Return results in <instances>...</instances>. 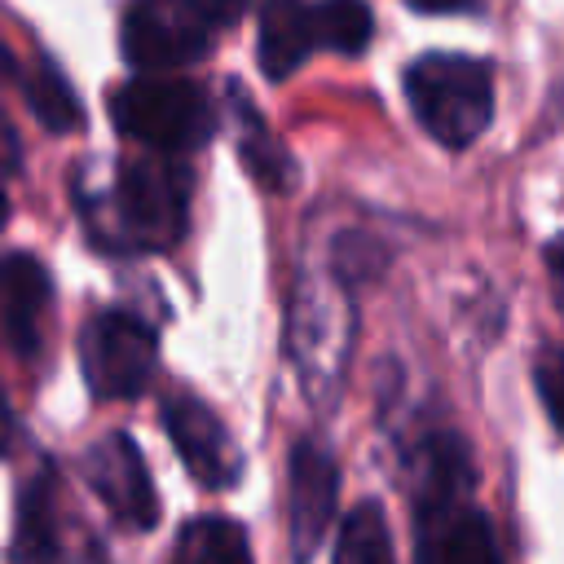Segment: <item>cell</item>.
<instances>
[{
    "mask_svg": "<svg viewBox=\"0 0 564 564\" xmlns=\"http://www.w3.org/2000/svg\"><path fill=\"white\" fill-rule=\"evenodd\" d=\"M405 101L432 141L463 150L494 119V75L467 53H423L405 66Z\"/></svg>",
    "mask_w": 564,
    "mask_h": 564,
    "instance_id": "1",
    "label": "cell"
},
{
    "mask_svg": "<svg viewBox=\"0 0 564 564\" xmlns=\"http://www.w3.org/2000/svg\"><path fill=\"white\" fill-rule=\"evenodd\" d=\"M110 119L128 141H141L145 150L185 154L212 137V101L194 79L141 70L123 79L110 93Z\"/></svg>",
    "mask_w": 564,
    "mask_h": 564,
    "instance_id": "2",
    "label": "cell"
},
{
    "mask_svg": "<svg viewBox=\"0 0 564 564\" xmlns=\"http://www.w3.org/2000/svg\"><path fill=\"white\" fill-rule=\"evenodd\" d=\"M189 212V172L172 163L163 150L123 159L119 181L110 189V242L137 251H163L185 234Z\"/></svg>",
    "mask_w": 564,
    "mask_h": 564,
    "instance_id": "3",
    "label": "cell"
},
{
    "mask_svg": "<svg viewBox=\"0 0 564 564\" xmlns=\"http://www.w3.org/2000/svg\"><path fill=\"white\" fill-rule=\"evenodd\" d=\"M212 22L203 0H128L119 53L132 70H181L207 53Z\"/></svg>",
    "mask_w": 564,
    "mask_h": 564,
    "instance_id": "4",
    "label": "cell"
},
{
    "mask_svg": "<svg viewBox=\"0 0 564 564\" xmlns=\"http://www.w3.org/2000/svg\"><path fill=\"white\" fill-rule=\"evenodd\" d=\"M154 352H159L154 330L141 317L119 308L88 317V326L79 330V366L93 397L101 401L137 397L154 375Z\"/></svg>",
    "mask_w": 564,
    "mask_h": 564,
    "instance_id": "5",
    "label": "cell"
},
{
    "mask_svg": "<svg viewBox=\"0 0 564 564\" xmlns=\"http://www.w3.org/2000/svg\"><path fill=\"white\" fill-rule=\"evenodd\" d=\"M84 480L97 494V502L132 533H150L159 524V494L150 480V467L141 449L123 432H106L84 454Z\"/></svg>",
    "mask_w": 564,
    "mask_h": 564,
    "instance_id": "6",
    "label": "cell"
},
{
    "mask_svg": "<svg viewBox=\"0 0 564 564\" xmlns=\"http://www.w3.org/2000/svg\"><path fill=\"white\" fill-rule=\"evenodd\" d=\"M163 427L167 441L176 445L185 471L203 485V489H229L242 476V454L234 445V436L225 432V423L189 392H176L163 401Z\"/></svg>",
    "mask_w": 564,
    "mask_h": 564,
    "instance_id": "7",
    "label": "cell"
},
{
    "mask_svg": "<svg viewBox=\"0 0 564 564\" xmlns=\"http://www.w3.org/2000/svg\"><path fill=\"white\" fill-rule=\"evenodd\" d=\"M339 498V471L317 441H295L286 458V529L295 555H313L330 529Z\"/></svg>",
    "mask_w": 564,
    "mask_h": 564,
    "instance_id": "8",
    "label": "cell"
},
{
    "mask_svg": "<svg viewBox=\"0 0 564 564\" xmlns=\"http://www.w3.org/2000/svg\"><path fill=\"white\" fill-rule=\"evenodd\" d=\"M4 286V339L18 357H35L44 348V317H48V269L31 251H9L0 269Z\"/></svg>",
    "mask_w": 564,
    "mask_h": 564,
    "instance_id": "9",
    "label": "cell"
},
{
    "mask_svg": "<svg viewBox=\"0 0 564 564\" xmlns=\"http://www.w3.org/2000/svg\"><path fill=\"white\" fill-rule=\"evenodd\" d=\"M410 489L419 511H436L449 502H463L471 489V458L463 436L454 432H432L410 449Z\"/></svg>",
    "mask_w": 564,
    "mask_h": 564,
    "instance_id": "10",
    "label": "cell"
},
{
    "mask_svg": "<svg viewBox=\"0 0 564 564\" xmlns=\"http://www.w3.org/2000/svg\"><path fill=\"white\" fill-rule=\"evenodd\" d=\"M317 44V13L304 0H264L256 26V62L264 79H286Z\"/></svg>",
    "mask_w": 564,
    "mask_h": 564,
    "instance_id": "11",
    "label": "cell"
},
{
    "mask_svg": "<svg viewBox=\"0 0 564 564\" xmlns=\"http://www.w3.org/2000/svg\"><path fill=\"white\" fill-rule=\"evenodd\" d=\"M419 560H494L498 555V538L494 524L463 502L436 507V511H419V538H414Z\"/></svg>",
    "mask_w": 564,
    "mask_h": 564,
    "instance_id": "12",
    "label": "cell"
},
{
    "mask_svg": "<svg viewBox=\"0 0 564 564\" xmlns=\"http://www.w3.org/2000/svg\"><path fill=\"white\" fill-rule=\"evenodd\" d=\"M22 97H26V110H31L48 132H75V128L84 123L79 97H75V88L66 84V75H62L53 62H35V66L22 75Z\"/></svg>",
    "mask_w": 564,
    "mask_h": 564,
    "instance_id": "13",
    "label": "cell"
},
{
    "mask_svg": "<svg viewBox=\"0 0 564 564\" xmlns=\"http://www.w3.org/2000/svg\"><path fill=\"white\" fill-rule=\"evenodd\" d=\"M247 555H251V542L229 516H198L176 538V560H189V564H225Z\"/></svg>",
    "mask_w": 564,
    "mask_h": 564,
    "instance_id": "14",
    "label": "cell"
},
{
    "mask_svg": "<svg viewBox=\"0 0 564 564\" xmlns=\"http://www.w3.org/2000/svg\"><path fill=\"white\" fill-rule=\"evenodd\" d=\"M238 119H242V145H238L242 163L256 172L260 185H269V189H291V185H295V163H291V154L264 132V123L256 119L251 101H238Z\"/></svg>",
    "mask_w": 564,
    "mask_h": 564,
    "instance_id": "15",
    "label": "cell"
},
{
    "mask_svg": "<svg viewBox=\"0 0 564 564\" xmlns=\"http://www.w3.org/2000/svg\"><path fill=\"white\" fill-rule=\"evenodd\" d=\"M317 44L344 57H357L370 44L375 31V13L366 0H322L317 9Z\"/></svg>",
    "mask_w": 564,
    "mask_h": 564,
    "instance_id": "16",
    "label": "cell"
},
{
    "mask_svg": "<svg viewBox=\"0 0 564 564\" xmlns=\"http://www.w3.org/2000/svg\"><path fill=\"white\" fill-rule=\"evenodd\" d=\"M335 560H392V533H388V516L375 498L357 502L335 538Z\"/></svg>",
    "mask_w": 564,
    "mask_h": 564,
    "instance_id": "17",
    "label": "cell"
},
{
    "mask_svg": "<svg viewBox=\"0 0 564 564\" xmlns=\"http://www.w3.org/2000/svg\"><path fill=\"white\" fill-rule=\"evenodd\" d=\"M533 383H538L542 410L551 414L555 432L564 436V357H542L538 370H533Z\"/></svg>",
    "mask_w": 564,
    "mask_h": 564,
    "instance_id": "18",
    "label": "cell"
},
{
    "mask_svg": "<svg viewBox=\"0 0 564 564\" xmlns=\"http://www.w3.org/2000/svg\"><path fill=\"white\" fill-rule=\"evenodd\" d=\"M546 273H551V295L564 308V238H551L546 242Z\"/></svg>",
    "mask_w": 564,
    "mask_h": 564,
    "instance_id": "19",
    "label": "cell"
},
{
    "mask_svg": "<svg viewBox=\"0 0 564 564\" xmlns=\"http://www.w3.org/2000/svg\"><path fill=\"white\" fill-rule=\"evenodd\" d=\"M242 4H247V0H203V9H207L216 22H234V18L242 13Z\"/></svg>",
    "mask_w": 564,
    "mask_h": 564,
    "instance_id": "20",
    "label": "cell"
},
{
    "mask_svg": "<svg viewBox=\"0 0 564 564\" xmlns=\"http://www.w3.org/2000/svg\"><path fill=\"white\" fill-rule=\"evenodd\" d=\"M414 9H427V13H454V9H476V0H410Z\"/></svg>",
    "mask_w": 564,
    "mask_h": 564,
    "instance_id": "21",
    "label": "cell"
}]
</instances>
